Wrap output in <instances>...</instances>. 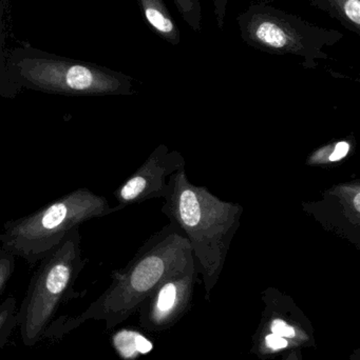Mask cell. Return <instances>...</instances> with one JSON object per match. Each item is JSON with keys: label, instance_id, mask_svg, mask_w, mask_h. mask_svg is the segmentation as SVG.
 <instances>
[{"label": "cell", "instance_id": "1", "mask_svg": "<svg viewBox=\"0 0 360 360\" xmlns=\"http://www.w3.org/2000/svg\"><path fill=\"white\" fill-rule=\"evenodd\" d=\"M194 264L187 237L170 221L144 243L124 269L112 273L110 287L82 314L56 321L48 328H53L48 336L63 335L91 319L112 327L149 297L165 279Z\"/></svg>", "mask_w": 360, "mask_h": 360}, {"label": "cell", "instance_id": "2", "mask_svg": "<svg viewBox=\"0 0 360 360\" xmlns=\"http://www.w3.org/2000/svg\"><path fill=\"white\" fill-rule=\"evenodd\" d=\"M164 199L163 214L187 237L207 288L211 287L240 226L242 205L222 200L205 186L192 184L185 167L171 175Z\"/></svg>", "mask_w": 360, "mask_h": 360}, {"label": "cell", "instance_id": "3", "mask_svg": "<svg viewBox=\"0 0 360 360\" xmlns=\"http://www.w3.org/2000/svg\"><path fill=\"white\" fill-rule=\"evenodd\" d=\"M107 199L87 188H76L34 213L4 224L1 248L34 266L63 240L74 228L93 218L120 211Z\"/></svg>", "mask_w": 360, "mask_h": 360}, {"label": "cell", "instance_id": "4", "mask_svg": "<svg viewBox=\"0 0 360 360\" xmlns=\"http://www.w3.org/2000/svg\"><path fill=\"white\" fill-rule=\"evenodd\" d=\"M237 22L247 46L268 54L299 57L304 69H316L319 61L329 58L323 49L344 38L337 30L313 25L266 1L251 4Z\"/></svg>", "mask_w": 360, "mask_h": 360}, {"label": "cell", "instance_id": "5", "mask_svg": "<svg viewBox=\"0 0 360 360\" xmlns=\"http://www.w3.org/2000/svg\"><path fill=\"white\" fill-rule=\"evenodd\" d=\"M20 89L67 96H130L132 78L120 72L48 55L15 54L6 63Z\"/></svg>", "mask_w": 360, "mask_h": 360}, {"label": "cell", "instance_id": "6", "mask_svg": "<svg viewBox=\"0 0 360 360\" xmlns=\"http://www.w3.org/2000/svg\"><path fill=\"white\" fill-rule=\"evenodd\" d=\"M80 228L39 262L17 313L23 344L34 346L42 338L61 302L69 297L74 283L84 269Z\"/></svg>", "mask_w": 360, "mask_h": 360}, {"label": "cell", "instance_id": "7", "mask_svg": "<svg viewBox=\"0 0 360 360\" xmlns=\"http://www.w3.org/2000/svg\"><path fill=\"white\" fill-rule=\"evenodd\" d=\"M302 209L325 231L360 249L359 179L334 184L318 200L302 202Z\"/></svg>", "mask_w": 360, "mask_h": 360}, {"label": "cell", "instance_id": "8", "mask_svg": "<svg viewBox=\"0 0 360 360\" xmlns=\"http://www.w3.org/2000/svg\"><path fill=\"white\" fill-rule=\"evenodd\" d=\"M184 167L185 160L179 151H170L166 145L158 146L145 162L116 188L114 198L123 209L150 199L164 198L171 175Z\"/></svg>", "mask_w": 360, "mask_h": 360}, {"label": "cell", "instance_id": "9", "mask_svg": "<svg viewBox=\"0 0 360 360\" xmlns=\"http://www.w3.org/2000/svg\"><path fill=\"white\" fill-rule=\"evenodd\" d=\"M196 264L188 266L182 272L175 273L165 279L154 292L152 304V321L156 323L166 321L183 308L192 291Z\"/></svg>", "mask_w": 360, "mask_h": 360}, {"label": "cell", "instance_id": "10", "mask_svg": "<svg viewBox=\"0 0 360 360\" xmlns=\"http://www.w3.org/2000/svg\"><path fill=\"white\" fill-rule=\"evenodd\" d=\"M146 22L154 33L171 46L181 42V32L164 0H137Z\"/></svg>", "mask_w": 360, "mask_h": 360}, {"label": "cell", "instance_id": "11", "mask_svg": "<svg viewBox=\"0 0 360 360\" xmlns=\"http://www.w3.org/2000/svg\"><path fill=\"white\" fill-rule=\"evenodd\" d=\"M354 148L355 141L353 137L325 143L309 154L306 160V166L323 169L334 168L342 164L352 153Z\"/></svg>", "mask_w": 360, "mask_h": 360}, {"label": "cell", "instance_id": "12", "mask_svg": "<svg viewBox=\"0 0 360 360\" xmlns=\"http://www.w3.org/2000/svg\"><path fill=\"white\" fill-rule=\"evenodd\" d=\"M328 14L352 33L360 34V0H325Z\"/></svg>", "mask_w": 360, "mask_h": 360}, {"label": "cell", "instance_id": "13", "mask_svg": "<svg viewBox=\"0 0 360 360\" xmlns=\"http://www.w3.org/2000/svg\"><path fill=\"white\" fill-rule=\"evenodd\" d=\"M114 347L124 359H135L139 354H147L152 350V344L142 334L133 331L118 332L113 338Z\"/></svg>", "mask_w": 360, "mask_h": 360}, {"label": "cell", "instance_id": "14", "mask_svg": "<svg viewBox=\"0 0 360 360\" xmlns=\"http://www.w3.org/2000/svg\"><path fill=\"white\" fill-rule=\"evenodd\" d=\"M178 12L186 25L196 32H202V6L200 0H173Z\"/></svg>", "mask_w": 360, "mask_h": 360}, {"label": "cell", "instance_id": "15", "mask_svg": "<svg viewBox=\"0 0 360 360\" xmlns=\"http://www.w3.org/2000/svg\"><path fill=\"white\" fill-rule=\"evenodd\" d=\"M17 302L14 297H8L0 306V348L6 344L13 328L18 325Z\"/></svg>", "mask_w": 360, "mask_h": 360}, {"label": "cell", "instance_id": "16", "mask_svg": "<svg viewBox=\"0 0 360 360\" xmlns=\"http://www.w3.org/2000/svg\"><path fill=\"white\" fill-rule=\"evenodd\" d=\"M21 89L11 80L6 63L0 57V96L4 98H15Z\"/></svg>", "mask_w": 360, "mask_h": 360}, {"label": "cell", "instance_id": "17", "mask_svg": "<svg viewBox=\"0 0 360 360\" xmlns=\"http://www.w3.org/2000/svg\"><path fill=\"white\" fill-rule=\"evenodd\" d=\"M15 256L0 247V294L15 270Z\"/></svg>", "mask_w": 360, "mask_h": 360}, {"label": "cell", "instance_id": "18", "mask_svg": "<svg viewBox=\"0 0 360 360\" xmlns=\"http://www.w3.org/2000/svg\"><path fill=\"white\" fill-rule=\"evenodd\" d=\"M271 331H272V333L281 336V338H291V340H293V338H297V340L306 338L302 332L298 331L295 327L289 325L287 321L280 319H276L272 321Z\"/></svg>", "mask_w": 360, "mask_h": 360}, {"label": "cell", "instance_id": "19", "mask_svg": "<svg viewBox=\"0 0 360 360\" xmlns=\"http://www.w3.org/2000/svg\"><path fill=\"white\" fill-rule=\"evenodd\" d=\"M230 0H213V13H215L216 21L220 30L223 29L225 25L226 10Z\"/></svg>", "mask_w": 360, "mask_h": 360}, {"label": "cell", "instance_id": "20", "mask_svg": "<svg viewBox=\"0 0 360 360\" xmlns=\"http://www.w3.org/2000/svg\"><path fill=\"white\" fill-rule=\"evenodd\" d=\"M264 345L270 351H279L289 347V340L287 338H281L277 334L272 333L266 336Z\"/></svg>", "mask_w": 360, "mask_h": 360}, {"label": "cell", "instance_id": "21", "mask_svg": "<svg viewBox=\"0 0 360 360\" xmlns=\"http://www.w3.org/2000/svg\"><path fill=\"white\" fill-rule=\"evenodd\" d=\"M308 1L310 2L313 6H315V8L328 13V6L325 0H308Z\"/></svg>", "mask_w": 360, "mask_h": 360}, {"label": "cell", "instance_id": "22", "mask_svg": "<svg viewBox=\"0 0 360 360\" xmlns=\"http://www.w3.org/2000/svg\"><path fill=\"white\" fill-rule=\"evenodd\" d=\"M287 360H298L297 356H296V354H291L289 357H287Z\"/></svg>", "mask_w": 360, "mask_h": 360}]
</instances>
